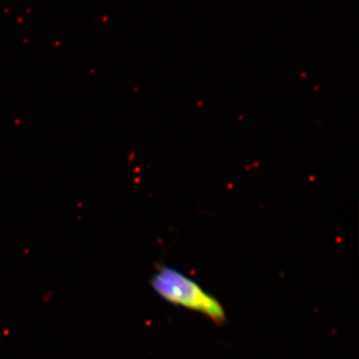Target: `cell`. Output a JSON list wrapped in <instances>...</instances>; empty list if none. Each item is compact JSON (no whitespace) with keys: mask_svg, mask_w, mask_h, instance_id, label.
<instances>
[{"mask_svg":"<svg viewBox=\"0 0 359 359\" xmlns=\"http://www.w3.org/2000/svg\"><path fill=\"white\" fill-rule=\"evenodd\" d=\"M150 283L156 294L169 304L204 314L216 325L226 323V314L221 302L178 269L160 264Z\"/></svg>","mask_w":359,"mask_h":359,"instance_id":"6da1fadb","label":"cell"}]
</instances>
